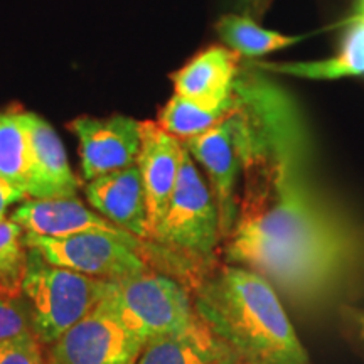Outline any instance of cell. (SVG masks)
Instances as JSON below:
<instances>
[{
    "mask_svg": "<svg viewBox=\"0 0 364 364\" xmlns=\"http://www.w3.org/2000/svg\"><path fill=\"white\" fill-rule=\"evenodd\" d=\"M199 318L231 364H312L273 285L220 260L189 287Z\"/></svg>",
    "mask_w": 364,
    "mask_h": 364,
    "instance_id": "1",
    "label": "cell"
},
{
    "mask_svg": "<svg viewBox=\"0 0 364 364\" xmlns=\"http://www.w3.org/2000/svg\"><path fill=\"white\" fill-rule=\"evenodd\" d=\"M150 241L161 253L164 272L188 289L221 260L223 236L215 198L186 147L169 206Z\"/></svg>",
    "mask_w": 364,
    "mask_h": 364,
    "instance_id": "2",
    "label": "cell"
},
{
    "mask_svg": "<svg viewBox=\"0 0 364 364\" xmlns=\"http://www.w3.org/2000/svg\"><path fill=\"white\" fill-rule=\"evenodd\" d=\"M27 250L21 295L29 307L36 338L54 344L102 302L112 282L56 267L36 250Z\"/></svg>",
    "mask_w": 364,
    "mask_h": 364,
    "instance_id": "3",
    "label": "cell"
},
{
    "mask_svg": "<svg viewBox=\"0 0 364 364\" xmlns=\"http://www.w3.org/2000/svg\"><path fill=\"white\" fill-rule=\"evenodd\" d=\"M24 241L46 262L95 279L117 282L159 268L156 245L129 233L88 231L65 238L26 233Z\"/></svg>",
    "mask_w": 364,
    "mask_h": 364,
    "instance_id": "4",
    "label": "cell"
},
{
    "mask_svg": "<svg viewBox=\"0 0 364 364\" xmlns=\"http://www.w3.org/2000/svg\"><path fill=\"white\" fill-rule=\"evenodd\" d=\"M110 295L125 324L145 343L201 324L189 289L167 273L150 270L112 282Z\"/></svg>",
    "mask_w": 364,
    "mask_h": 364,
    "instance_id": "5",
    "label": "cell"
},
{
    "mask_svg": "<svg viewBox=\"0 0 364 364\" xmlns=\"http://www.w3.org/2000/svg\"><path fill=\"white\" fill-rule=\"evenodd\" d=\"M145 344L125 324L108 292L88 316L51 344L48 364H136Z\"/></svg>",
    "mask_w": 364,
    "mask_h": 364,
    "instance_id": "6",
    "label": "cell"
},
{
    "mask_svg": "<svg viewBox=\"0 0 364 364\" xmlns=\"http://www.w3.org/2000/svg\"><path fill=\"white\" fill-rule=\"evenodd\" d=\"M353 247L351 230L343 221L282 258L263 277L297 297L316 295L338 279L351 258Z\"/></svg>",
    "mask_w": 364,
    "mask_h": 364,
    "instance_id": "7",
    "label": "cell"
},
{
    "mask_svg": "<svg viewBox=\"0 0 364 364\" xmlns=\"http://www.w3.org/2000/svg\"><path fill=\"white\" fill-rule=\"evenodd\" d=\"M140 127L142 122L125 115L78 117L70 122L68 130L80 142L83 179L88 182L134 166L142 140Z\"/></svg>",
    "mask_w": 364,
    "mask_h": 364,
    "instance_id": "8",
    "label": "cell"
},
{
    "mask_svg": "<svg viewBox=\"0 0 364 364\" xmlns=\"http://www.w3.org/2000/svg\"><path fill=\"white\" fill-rule=\"evenodd\" d=\"M196 164L203 167L215 198L223 240L230 235L238 213V179L241 161L236 145L235 127L228 115L221 124L204 134L182 142Z\"/></svg>",
    "mask_w": 364,
    "mask_h": 364,
    "instance_id": "9",
    "label": "cell"
},
{
    "mask_svg": "<svg viewBox=\"0 0 364 364\" xmlns=\"http://www.w3.org/2000/svg\"><path fill=\"white\" fill-rule=\"evenodd\" d=\"M22 122L29 139L27 199L76 198L80 179L71 169L58 132L43 117L31 112H22Z\"/></svg>",
    "mask_w": 364,
    "mask_h": 364,
    "instance_id": "10",
    "label": "cell"
},
{
    "mask_svg": "<svg viewBox=\"0 0 364 364\" xmlns=\"http://www.w3.org/2000/svg\"><path fill=\"white\" fill-rule=\"evenodd\" d=\"M140 132H142V140H140L135 166L139 167L142 177L145 201H147L149 231L152 236L174 193L184 145L179 139L164 130L157 122H142Z\"/></svg>",
    "mask_w": 364,
    "mask_h": 364,
    "instance_id": "11",
    "label": "cell"
},
{
    "mask_svg": "<svg viewBox=\"0 0 364 364\" xmlns=\"http://www.w3.org/2000/svg\"><path fill=\"white\" fill-rule=\"evenodd\" d=\"M85 196L90 206L105 220L136 238L150 240L147 201L142 177L135 164L88 181Z\"/></svg>",
    "mask_w": 364,
    "mask_h": 364,
    "instance_id": "12",
    "label": "cell"
},
{
    "mask_svg": "<svg viewBox=\"0 0 364 364\" xmlns=\"http://www.w3.org/2000/svg\"><path fill=\"white\" fill-rule=\"evenodd\" d=\"M12 220L24 228L26 233L48 238H65L88 231L127 235V231L105 220L80 199H24L12 211ZM130 235V233H129Z\"/></svg>",
    "mask_w": 364,
    "mask_h": 364,
    "instance_id": "13",
    "label": "cell"
},
{
    "mask_svg": "<svg viewBox=\"0 0 364 364\" xmlns=\"http://www.w3.org/2000/svg\"><path fill=\"white\" fill-rule=\"evenodd\" d=\"M240 65L238 54L226 46H211L172 76L176 95L206 105L228 103Z\"/></svg>",
    "mask_w": 364,
    "mask_h": 364,
    "instance_id": "14",
    "label": "cell"
},
{
    "mask_svg": "<svg viewBox=\"0 0 364 364\" xmlns=\"http://www.w3.org/2000/svg\"><path fill=\"white\" fill-rule=\"evenodd\" d=\"M270 75L294 76L304 80H341L364 76V19L354 17L338 54L316 61L257 63Z\"/></svg>",
    "mask_w": 364,
    "mask_h": 364,
    "instance_id": "15",
    "label": "cell"
},
{
    "mask_svg": "<svg viewBox=\"0 0 364 364\" xmlns=\"http://www.w3.org/2000/svg\"><path fill=\"white\" fill-rule=\"evenodd\" d=\"M136 364H231L208 327L147 341Z\"/></svg>",
    "mask_w": 364,
    "mask_h": 364,
    "instance_id": "16",
    "label": "cell"
},
{
    "mask_svg": "<svg viewBox=\"0 0 364 364\" xmlns=\"http://www.w3.org/2000/svg\"><path fill=\"white\" fill-rule=\"evenodd\" d=\"M233 100L223 105H206L174 95L159 115L157 124L181 142L211 130L230 115Z\"/></svg>",
    "mask_w": 364,
    "mask_h": 364,
    "instance_id": "17",
    "label": "cell"
},
{
    "mask_svg": "<svg viewBox=\"0 0 364 364\" xmlns=\"http://www.w3.org/2000/svg\"><path fill=\"white\" fill-rule=\"evenodd\" d=\"M216 31L228 49L245 58L265 56L300 41L297 36H287L265 29L250 17L233 16V14L223 17L218 22Z\"/></svg>",
    "mask_w": 364,
    "mask_h": 364,
    "instance_id": "18",
    "label": "cell"
},
{
    "mask_svg": "<svg viewBox=\"0 0 364 364\" xmlns=\"http://www.w3.org/2000/svg\"><path fill=\"white\" fill-rule=\"evenodd\" d=\"M22 112L21 108L0 112V179L26 194L29 139Z\"/></svg>",
    "mask_w": 364,
    "mask_h": 364,
    "instance_id": "19",
    "label": "cell"
},
{
    "mask_svg": "<svg viewBox=\"0 0 364 364\" xmlns=\"http://www.w3.org/2000/svg\"><path fill=\"white\" fill-rule=\"evenodd\" d=\"M26 231L12 218H0V292L21 295L27 265Z\"/></svg>",
    "mask_w": 364,
    "mask_h": 364,
    "instance_id": "20",
    "label": "cell"
},
{
    "mask_svg": "<svg viewBox=\"0 0 364 364\" xmlns=\"http://www.w3.org/2000/svg\"><path fill=\"white\" fill-rule=\"evenodd\" d=\"M21 297L22 295L0 292V343L24 334H34L29 307Z\"/></svg>",
    "mask_w": 364,
    "mask_h": 364,
    "instance_id": "21",
    "label": "cell"
},
{
    "mask_svg": "<svg viewBox=\"0 0 364 364\" xmlns=\"http://www.w3.org/2000/svg\"><path fill=\"white\" fill-rule=\"evenodd\" d=\"M0 364H48L41 341L34 334H24L0 343Z\"/></svg>",
    "mask_w": 364,
    "mask_h": 364,
    "instance_id": "22",
    "label": "cell"
},
{
    "mask_svg": "<svg viewBox=\"0 0 364 364\" xmlns=\"http://www.w3.org/2000/svg\"><path fill=\"white\" fill-rule=\"evenodd\" d=\"M27 199V196L21 191L14 189L11 184H7L6 181L0 179V218H6L7 209L16 203H22Z\"/></svg>",
    "mask_w": 364,
    "mask_h": 364,
    "instance_id": "23",
    "label": "cell"
},
{
    "mask_svg": "<svg viewBox=\"0 0 364 364\" xmlns=\"http://www.w3.org/2000/svg\"><path fill=\"white\" fill-rule=\"evenodd\" d=\"M344 322L353 332V336L364 346V312L356 309H346Z\"/></svg>",
    "mask_w": 364,
    "mask_h": 364,
    "instance_id": "24",
    "label": "cell"
},
{
    "mask_svg": "<svg viewBox=\"0 0 364 364\" xmlns=\"http://www.w3.org/2000/svg\"><path fill=\"white\" fill-rule=\"evenodd\" d=\"M248 2L252 4L255 11H257V12H262V11H265L268 4H270V0H248Z\"/></svg>",
    "mask_w": 364,
    "mask_h": 364,
    "instance_id": "25",
    "label": "cell"
},
{
    "mask_svg": "<svg viewBox=\"0 0 364 364\" xmlns=\"http://www.w3.org/2000/svg\"><path fill=\"white\" fill-rule=\"evenodd\" d=\"M356 17H359V19H364V0H359V2H358Z\"/></svg>",
    "mask_w": 364,
    "mask_h": 364,
    "instance_id": "26",
    "label": "cell"
}]
</instances>
